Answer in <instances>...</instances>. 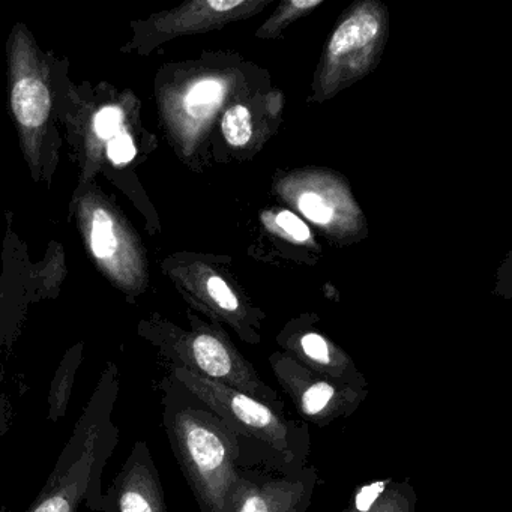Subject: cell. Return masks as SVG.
<instances>
[{
	"mask_svg": "<svg viewBox=\"0 0 512 512\" xmlns=\"http://www.w3.org/2000/svg\"><path fill=\"white\" fill-rule=\"evenodd\" d=\"M119 371L109 364L83 409L67 445L34 502L25 512H110L103 473L121 437L113 421L119 397Z\"/></svg>",
	"mask_w": 512,
	"mask_h": 512,
	"instance_id": "1",
	"label": "cell"
},
{
	"mask_svg": "<svg viewBox=\"0 0 512 512\" xmlns=\"http://www.w3.org/2000/svg\"><path fill=\"white\" fill-rule=\"evenodd\" d=\"M163 425L200 512H218L242 467L238 436L172 374L160 383Z\"/></svg>",
	"mask_w": 512,
	"mask_h": 512,
	"instance_id": "2",
	"label": "cell"
},
{
	"mask_svg": "<svg viewBox=\"0 0 512 512\" xmlns=\"http://www.w3.org/2000/svg\"><path fill=\"white\" fill-rule=\"evenodd\" d=\"M170 374L211 407L238 436L242 467L293 473L307 466L310 428L304 421L289 418L284 403H266L182 368H172Z\"/></svg>",
	"mask_w": 512,
	"mask_h": 512,
	"instance_id": "3",
	"label": "cell"
},
{
	"mask_svg": "<svg viewBox=\"0 0 512 512\" xmlns=\"http://www.w3.org/2000/svg\"><path fill=\"white\" fill-rule=\"evenodd\" d=\"M389 31V10L380 0H358L346 8L323 47L308 103H326L370 76L382 61Z\"/></svg>",
	"mask_w": 512,
	"mask_h": 512,
	"instance_id": "4",
	"label": "cell"
},
{
	"mask_svg": "<svg viewBox=\"0 0 512 512\" xmlns=\"http://www.w3.org/2000/svg\"><path fill=\"white\" fill-rule=\"evenodd\" d=\"M272 194L338 247L358 244L370 235L367 215L353 196L349 179L328 167L280 170L272 181Z\"/></svg>",
	"mask_w": 512,
	"mask_h": 512,
	"instance_id": "5",
	"label": "cell"
},
{
	"mask_svg": "<svg viewBox=\"0 0 512 512\" xmlns=\"http://www.w3.org/2000/svg\"><path fill=\"white\" fill-rule=\"evenodd\" d=\"M155 343L172 368H182L266 403H283L218 323L193 320L190 332L169 328L155 337Z\"/></svg>",
	"mask_w": 512,
	"mask_h": 512,
	"instance_id": "6",
	"label": "cell"
},
{
	"mask_svg": "<svg viewBox=\"0 0 512 512\" xmlns=\"http://www.w3.org/2000/svg\"><path fill=\"white\" fill-rule=\"evenodd\" d=\"M268 361L278 385L292 400L302 421L317 428L352 416L370 392L316 373L281 350L271 353Z\"/></svg>",
	"mask_w": 512,
	"mask_h": 512,
	"instance_id": "7",
	"label": "cell"
},
{
	"mask_svg": "<svg viewBox=\"0 0 512 512\" xmlns=\"http://www.w3.org/2000/svg\"><path fill=\"white\" fill-rule=\"evenodd\" d=\"M286 97L272 80L239 95L218 121L224 157L230 161L253 160L280 131Z\"/></svg>",
	"mask_w": 512,
	"mask_h": 512,
	"instance_id": "8",
	"label": "cell"
},
{
	"mask_svg": "<svg viewBox=\"0 0 512 512\" xmlns=\"http://www.w3.org/2000/svg\"><path fill=\"white\" fill-rule=\"evenodd\" d=\"M317 484L311 464L293 473L241 467L218 512H307Z\"/></svg>",
	"mask_w": 512,
	"mask_h": 512,
	"instance_id": "9",
	"label": "cell"
},
{
	"mask_svg": "<svg viewBox=\"0 0 512 512\" xmlns=\"http://www.w3.org/2000/svg\"><path fill=\"white\" fill-rule=\"evenodd\" d=\"M191 283L203 313L212 322L229 326L239 340L257 346L263 340L266 313L254 304L232 271V257H221L217 263H203Z\"/></svg>",
	"mask_w": 512,
	"mask_h": 512,
	"instance_id": "10",
	"label": "cell"
},
{
	"mask_svg": "<svg viewBox=\"0 0 512 512\" xmlns=\"http://www.w3.org/2000/svg\"><path fill=\"white\" fill-rule=\"evenodd\" d=\"M319 320L314 313L290 319L275 338L281 352L316 373L368 389L367 377L359 371L349 353L317 326Z\"/></svg>",
	"mask_w": 512,
	"mask_h": 512,
	"instance_id": "11",
	"label": "cell"
},
{
	"mask_svg": "<svg viewBox=\"0 0 512 512\" xmlns=\"http://www.w3.org/2000/svg\"><path fill=\"white\" fill-rule=\"evenodd\" d=\"M110 512H169L160 473L145 440H137L106 493Z\"/></svg>",
	"mask_w": 512,
	"mask_h": 512,
	"instance_id": "12",
	"label": "cell"
},
{
	"mask_svg": "<svg viewBox=\"0 0 512 512\" xmlns=\"http://www.w3.org/2000/svg\"><path fill=\"white\" fill-rule=\"evenodd\" d=\"M260 241L272 244V253L284 260L314 265L322 257L323 248L317 233L299 215L283 205L259 212Z\"/></svg>",
	"mask_w": 512,
	"mask_h": 512,
	"instance_id": "13",
	"label": "cell"
},
{
	"mask_svg": "<svg viewBox=\"0 0 512 512\" xmlns=\"http://www.w3.org/2000/svg\"><path fill=\"white\" fill-rule=\"evenodd\" d=\"M13 109L20 124L29 128L41 127L52 109L49 89L34 77L20 80L13 89Z\"/></svg>",
	"mask_w": 512,
	"mask_h": 512,
	"instance_id": "14",
	"label": "cell"
},
{
	"mask_svg": "<svg viewBox=\"0 0 512 512\" xmlns=\"http://www.w3.org/2000/svg\"><path fill=\"white\" fill-rule=\"evenodd\" d=\"M80 362H82V352H80V347H76L62 359L61 365L50 383L47 418L55 424L67 415Z\"/></svg>",
	"mask_w": 512,
	"mask_h": 512,
	"instance_id": "15",
	"label": "cell"
},
{
	"mask_svg": "<svg viewBox=\"0 0 512 512\" xmlns=\"http://www.w3.org/2000/svg\"><path fill=\"white\" fill-rule=\"evenodd\" d=\"M325 2L326 0H281L271 16L257 29L254 37L259 40H278L290 26L313 14Z\"/></svg>",
	"mask_w": 512,
	"mask_h": 512,
	"instance_id": "16",
	"label": "cell"
},
{
	"mask_svg": "<svg viewBox=\"0 0 512 512\" xmlns=\"http://www.w3.org/2000/svg\"><path fill=\"white\" fill-rule=\"evenodd\" d=\"M418 496L410 479L386 481L365 512H416Z\"/></svg>",
	"mask_w": 512,
	"mask_h": 512,
	"instance_id": "17",
	"label": "cell"
},
{
	"mask_svg": "<svg viewBox=\"0 0 512 512\" xmlns=\"http://www.w3.org/2000/svg\"><path fill=\"white\" fill-rule=\"evenodd\" d=\"M91 247L97 259H109L118 248L112 217L104 209H97L92 220Z\"/></svg>",
	"mask_w": 512,
	"mask_h": 512,
	"instance_id": "18",
	"label": "cell"
},
{
	"mask_svg": "<svg viewBox=\"0 0 512 512\" xmlns=\"http://www.w3.org/2000/svg\"><path fill=\"white\" fill-rule=\"evenodd\" d=\"M124 112L119 107L107 106L97 113L94 121L95 133L100 139L110 140L122 131Z\"/></svg>",
	"mask_w": 512,
	"mask_h": 512,
	"instance_id": "19",
	"label": "cell"
},
{
	"mask_svg": "<svg viewBox=\"0 0 512 512\" xmlns=\"http://www.w3.org/2000/svg\"><path fill=\"white\" fill-rule=\"evenodd\" d=\"M136 154L133 137L127 131L122 130L121 133L116 134L113 139L109 140L107 155L116 166H124V164L130 163L134 160Z\"/></svg>",
	"mask_w": 512,
	"mask_h": 512,
	"instance_id": "20",
	"label": "cell"
},
{
	"mask_svg": "<svg viewBox=\"0 0 512 512\" xmlns=\"http://www.w3.org/2000/svg\"><path fill=\"white\" fill-rule=\"evenodd\" d=\"M13 421V407L10 398L0 389V439L8 433Z\"/></svg>",
	"mask_w": 512,
	"mask_h": 512,
	"instance_id": "21",
	"label": "cell"
},
{
	"mask_svg": "<svg viewBox=\"0 0 512 512\" xmlns=\"http://www.w3.org/2000/svg\"><path fill=\"white\" fill-rule=\"evenodd\" d=\"M371 500L364 499V497H362L361 491V493L356 494L355 499H353V502L350 503V505L347 506V508H344L343 511L340 512H365L367 511L368 506H370Z\"/></svg>",
	"mask_w": 512,
	"mask_h": 512,
	"instance_id": "22",
	"label": "cell"
},
{
	"mask_svg": "<svg viewBox=\"0 0 512 512\" xmlns=\"http://www.w3.org/2000/svg\"><path fill=\"white\" fill-rule=\"evenodd\" d=\"M0 512H13V509L8 508V506H0Z\"/></svg>",
	"mask_w": 512,
	"mask_h": 512,
	"instance_id": "23",
	"label": "cell"
}]
</instances>
